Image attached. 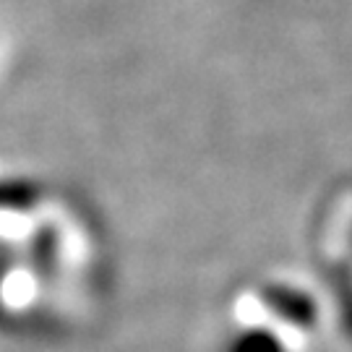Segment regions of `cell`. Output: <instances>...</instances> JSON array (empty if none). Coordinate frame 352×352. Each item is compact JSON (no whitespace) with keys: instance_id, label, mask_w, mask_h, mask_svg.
Masks as SVG:
<instances>
[{"instance_id":"2","label":"cell","mask_w":352,"mask_h":352,"mask_svg":"<svg viewBox=\"0 0 352 352\" xmlns=\"http://www.w3.org/2000/svg\"><path fill=\"white\" fill-rule=\"evenodd\" d=\"M225 352H287L277 331L266 327H245L232 331L225 342Z\"/></svg>"},{"instance_id":"1","label":"cell","mask_w":352,"mask_h":352,"mask_svg":"<svg viewBox=\"0 0 352 352\" xmlns=\"http://www.w3.org/2000/svg\"><path fill=\"white\" fill-rule=\"evenodd\" d=\"M264 302L272 314L295 329H311L316 321V302L302 289L289 285H272L264 289Z\"/></svg>"}]
</instances>
